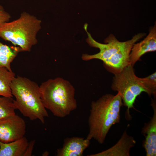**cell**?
Listing matches in <instances>:
<instances>
[{"mask_svg": "<svg viewBox=\"0 0 156 156\" xmlns=\"http://www.w3.org/2000/svg\"><path fill=\"white\" fill-rule=\"evenodd\" d=\"M88 25L85 24L84 26L88 36L86 42L90 46L98 48L100 51L93 55L83 54L81 57L82 60L88 61L97 59L101 60L106 69L114 75L120 72L131 64L130 54L133 46L145 35L144 33L138 34L130 40L121 42L113 34H110L105 39V43L102 44L92 38L87 31Z\"/></svg>", "mask_w": 156, "mask_h": 156, "instance_id": "1", "label": "cell"}, {"mask_svg": "<svg viewBox=\"0 0 156 156\" xmlns=\"http://www.w3.org/2000/svg\"><path fill=\"white\" fill-rule=\"evenodd\" d=\"M123 104L118 93L107 94L91 104L88 119L89 132L86 138L94 139L103 144L112 126L120 120L121 108Z\"/></svg>", "mask_w": 156, "mask_h": 156, "instance_id": "2", "label": "cell"}, {"mask_svg": "<svg viewBox=\"0 0 156 156\" xmlns=\"http://www.w3.org/2000/svg\"><path fill=\"white\" fill-rule=\"evenodd\" d=\"M39 87L44 107L54 116L64 118L77 109L75 89L68 81L60 77L51 79Z\"/></svg>", "mask_w": 156, "mask_h": 156, "instance_id": "3", "label": "cell"}, {"mask_svg": "<svg viewBox=\"0 0 156 156\" xmlns=\"http://www.w3.org/2000/svg\"><path fill=\"white\" fill-rule=\"evenodd\" d=\"M15 98L14 105L23 115L31 120H39L42 123L49 114L41 99L40 87L30 79L20 76L15 77L10 85Z\"/></svg>", "mask_w": 156, "mask_h": 156, "instance_id": "4", "label": "cell"}, {"mask_svg": "<svg viewBox=\"0 0 156 156\" xmlns=\"http://www.w3.org/2000/svg\"><path fill=\"white\" fill-rule=\"evenodd\" d=\"M41 21L29 13H22L17 19L0 25V37L18 46L22 51H30L38 42L37 35Z\"/></svg>", "mask_w": 156, "mask_h": 156, "instance_id": "5", "label": "cell"}, {"mask_svg": "<svg viewBox=\"0 0 156 156\" xmlns=\"http://www.w3.org/2000/svg\"><path fill=\"white\" fill-rule=\"evenodd\" d=\"M114 75L111 88L119 93L129 114V110L133 107L137 97L143 92L149 95V92L141 78L135 75L133 66L131 64Z\"/></svg>", "mask_w": 156, "mask_h": 156, "instance_id": "6", "label": "cell"}, {"mask_svg": "<svg viewBox=\"0 0 156 156\" xmlns=\"http://www.w3.org/2000/svg\"><path fill=\"white\" fill-rule=\"evenodd\" d=\"M25 122L16 114L0 120V142L7 143L19 139L26 133Z\"/></svg>", "mask_w": 156, "mask_h": 156, "instance_id": "7", "label": "cell"}, {"mask_svg": "<svg viewBox=\"0 0 156 156\" xmlns=\"http://www.w3.org/2000/svg\"><path fill=\"white\" fill-rule=\"evenodd\" d=\"M156 50V25L151 28L148 35L140 42L135 43L131 49L130 59L133 66L145 53Z\"/></svg>", "mask_w": 156, "mask_h": 156, "instance_id": "8", "label": "cell"}, {"mask_svg": "<svg viewBox=\"0 0 156 156\" xmlns=\"http://www.w3.org/2000/svg\"><path fill=\"white\" fill-rule=\"evenodd\" d=\"M62 148L57 151V156H81L89 146L90 140L77 137L64 139Z\"/></svg>", "mask_w": 156, "mask_h": 156, "instance_id": "9", "label": "cell"}, {"mask_svg": "<svg viewBox=\"0 0 156 156\" xmlns=\"http://www.w3.org/2000/svg\"><path fill=\"white\" fill-rule=\"evenodd\" d=\"M136 143L134 138L125 131L118 141L111 147L89 156H129L130 151Z\"/></svg>", "mask_w": 156, "mask_h": 156, "instance_id": "10", "label": "cell"}, {"mask_svg": "<svg viewBox=\"0 0 156 156\" xmlns=\"http://www.w3.org/2000/svg\"><path fill=\"white\" fill-rule=\"evenodd\" d=\"M152 106L153 114L150 120L145 125L142 132L145 137L143 146L146 156L156 155V105L153 101Z\"/></svg>", "mask_w": 156, "mask_h": 156, "instance_id": "11", "label": "cell"}, {"mask_svg": "<svg viewBox=\"0 0 156 156\" xmlns=\"http://www.w3.org/2000/svg\"><path fill=\"white\" fill-rule=\"evenodd\" d=\"M28 144L25 136L8 143L0 142V156H24Z\"/></svg>", "mask_w": 156, "mask_h": 156, "instance_id": "12", "label": "cell"}, {"mask_svg": "<svg viewBox=\"0 0 156 156\" xmlns=\"http://www.w3.org/2000/svg\"><path fill=\"white\" fill-rule=\"evenodd\" d=\"M20 51L18 47H10L0 41V67H5L12 71L11 64Z\"/></svg>", "mask_w": 156, "mask_h": 156, "instance_id": "13", "label": "cell"}, {"mask_svg": "<svg viewBox=\"0 0 156 156\" xmlns=\"http://www.w3.org/2000/svg\"><path fill=\"white\" fill-rule=\"evenodd\" d=\"M15 77V74L12 71L5 67H0V96L13 97L10 85Z\"/></svg>", "mask_w": 156, "mask_h": 156, "instance_id": "14", "label": "cell"}, {"mask_svg": "<svg viewBox=\"0 0 156 156\" xmlns=\"http://www.w3.org/2000/svg\"><path fill=\"white\" fill-rule=\"evenodd\" d=\"M13 100L12 97L0 96V120L16 114Z\"/></svg>", "mask_w": 156, "mask_h": 156, "instance_id": "15", "label": "cell"}, {"mask_svg": "<svg viewBox=\"0 0 156 156\" xmlns=\"http://www.w3.org/2000/svg\"><path fill=\"white\" fill-rule=\"evenodd\" d=\"M144 85L149 92V95H154L156 94V73L144 78H141Z\"/></svg>", "mask_w": 156, "mask_h": 156, "instance_id": "16", "label": "cell"}, {"mask_svg": "<svg viewBox=\"0 0 156 156\" xmlns=\"http://www.w3.org/2000/svg\"><path fill=\"white\" fill-rule=\"evenodd\" d=\"M11 18L10 14L0 5V25L4 23L9 22Z\"/></svg>", "mask_w": 156, "mask_h": 156, "instance_id": "17", "label": "cell"}, {"mask_svg": "<svg viewBox=\"0 0 156 156\" xmlns=\"http://www.w3.org/2000/svg\"><path fill=\"white\" fill-rule=\"evenodd\" d=\"M35 142L34 140H33L29 142L28 146L24 154V156H30L31 155L35 144Z\"/></svg>", "mask_w": 156, "mask_h": 156, "instance_id": "18", "label": "cell"}]
</instances>
